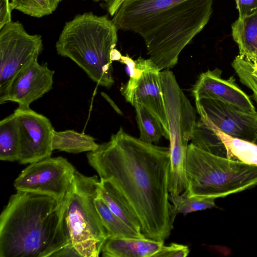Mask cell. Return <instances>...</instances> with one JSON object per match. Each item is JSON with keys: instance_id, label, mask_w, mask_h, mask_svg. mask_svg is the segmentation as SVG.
Masks as SVG:
<instances>
[{"instance_id": "cell-1", "label": "cell", "mask_w": 257, "mask_h": 257, "mask_svg": "<svg viewBox=\"0 0 257 257\" xmlns=\"http://www.w3.org/2000/svg\"><path fill=\"white\" fill-rule=\"evenodd\" d=\"M101 180L110 182L136 213L145 237L164 241L173 228L169 199V148L147 143L122 127L87 154Z\"/></svg>"}, {"instance_id": "cell-2", "label": "cell", "mask_w": 257, "mask_h": 257, "mask_svg": "<svg viewBox=\"0 0 257 257\" xmlns=\"http://www.w3.org/2000/svg\"><path fill=\"white\" fill-rule=\"evenodd\" d=\"M213 0H125L112 21L144 40L149 59L161 71L173 68L183 49L204 28Z\"/></svg>"}, {"instance_id": "cell-3", "label": "cell", "mask_w": 257, "mask_h": 257, "mask_svg": "<svg viewBox=\"0 0 257 257\" xmlns=\"http://www.w3.org/2000/svg\"><path fill=\"white\" fill-rule=\"evenodd\" d=\"M69 245L63 201L20 191L10 196L0 215V257H53Z\"/></svg>"}, {"instance_id": "cell-4", "label": "cell", "mask_w": 257, "mask_h": 257, "mask_svg": "<svg viewBox=\"0 0 257 257\" xmlns=\"http://www.w3.org/2000/svg\"><path fill=\"white\" fill-rule=\"evenodd\" d=\"M118 30L107 16L78 15L66 23L56 43L57 53L74 61L98 85L110 88L114 80L110 53Z\"/></svg>"}, {"instance_id": "cell-5", "label": "cell", "mask_w": 257, "mask_h": 257, "mask_svg": "<svg viewBox=\"0 0 257 257\" xmlns=\"http://www.w3.org/2000/svg\"><path fill=\"white\" fill-rule=\"evenodd\" d=\"M189 196L224 197L257 185V165L218 156L188 145L185 160Z\"/></svg>"}, {"instance_id": "cell-6", "label": "cell", "mask_w": 257, "mask_h": 257, "mask_svg": "<svg viewBox=\"0 0 257 257\" xmlns=\"http://www.w3.org/2000/svg\"><path fill=\"white\" fill-rule=\"evenodd\" d=\"M97 176L76 170L63 200L64 215L73 247L82 257H98L108 238L94 203L99 194Z\"/></svg>"}, {"instance_id": "cell-7", "label": "cell", "mask_w": 257, "mask_h": 257, "mask_svg": "<svg viewBox=\"0 0 257 257\" xmlns=\"http://www.w3.org/2000/svg\"><path fill=\"white\" fill-rule=\"evenodd\" d=\"M168 120L170 166V194L177 195L188 187L185 160L188 143L191 140L196 122L194 108L178 84L173 73L168 70L160 72Z\"/></svg>"}, {"instance_id": "cell-8", "label": "cell", "mask_w": 257, "mask_h": 257, "mask_svg": "<svg viewBox=\"0 0 257 257\" xmlns=\"http://www.w3.org/2000/svg\"><path fill=\"white\" fill-rule=\"evenodd\" d=\"M43 49L41 36L29 34L20 22L12 21L0 30V94Z\"/></svg>"}, {"instance_id": "cell-9", "label": "cell", "mask_w": 257, "mask_h": 257, "mask_svg": "<svg viewBox=\"0 0 257 257\" xmlns=\"http://www.w3.org/2000/svg\"><path fill=\"white\" fill-rule=\"evenodd\" d=\"M76 170L62 157L46 158L24 169L14 183L17 191L46 195L62 202Z\"/></svg>"}, {"instance_id": "cell-10", "label": "cell", "mask_w": 257, "mask_h": 257, "mask_svg": "<svg viewBox=\"0 0 257 257\" xmlns=\"http://www.w3.org/2000/svg\"><path fill=\"white\" fill-rule=\"evenodd\" d=\"M17 120L20 153L18 162L31 164L51 156L54 130L48 118L29 107H18L14 111Z\"/></svg>"}, {"instance_id": "cell-11", "label": "cell", "mask_w": 257, "mask_h": 257, "mask_svg": "<svg viewBox=\"0 0 257 257\" xmlns=\"http://www.w3.org/2000/svg\"><path fill=\"white\" fill-rule=\"evenodd\" d=\"M200 118L231 137L254 143L257 138V112L251 113L212 99L195 101Z\"/></svg>"}, {"instance_id": "cell-12", "label": "cell", "mask_w": 257, "mask_h": 257, "mask_svg": "<svg viewBox=\"0 0 257 257\" xmlns=\"http://www.w3.org/2000/svg\"><path fill=\"white\" fill-rule=\"evenodd\" d=\"M54 71L46 63L35 59L20 70L6 90L0 94V103L16 102L19 107H29L53 88Z\"/></svg>"}, {"instance_id": "cell-13", "label": "cell", "mask_w": 257, "mask_h": 257, "mask_svg": "<svg viewBox=\"0 0 257 257\" xmlns=\"http://www.w3.org/2000/svg\"><path fill=\"white\" fill-rule=\"evenodd\" d=\"M160 71H147L136 81L129 80L120 88L126 101L139 103L160 122L165 139H169L168 120L160 77Z\"/></svg>"}, {"instance_id": "cell-14", "label": "cell", "mask_w": 257, "mask_h": 257, "mask_svg": "<svg viewBox=\"0 0 257 257\" xmlns=\"http://www.w3.org/2000/svg\"><path fill=\"white\" fill-rule=\"evenodd\" d=\"M216 68L202 73L192 89L195 101L201 99L220 100L251 113L256 112L249 97L236 84L233 76L225 80Z\"/></svg>"}, {"instance_id": "cell-15", "label": "cell", "mask_w": 257, "mask_h": 257, "mask_svg": "<svg viewBox=\"0 0 257 257\" xmlns=\"http://www.w3.org/2000/svg\"><path fill=\"white\" fill-rule=\"evenodd\" d=\"M164 242L146 237L108 238L101 253L103 257H153Z\"/></svg>"}, {"instance_id": "cell-16", "label": "cell", "mask_w": 257, "mask_h": 257, "mask_svg": "<svg viewBox=\"0 0 257 257\" xmlns=\"http://www.w3.org/2000/svg\"><path fill=\"white\" fill-rule=\"evenodd\" d=\"M231 35L237 44L239 56L247 61L257 63V13L231 25Z\"/></svg>"}, {"instance_id": "cell-17", "label": "cell", "mask_w": 257, "mask_h": 257, "mask_svg": "<svg viewBox=\"0 0 257 257\" xmlns=\"http://www.w3.org/2000/svg\"><path fill=\"white\" fill-rule=\"evenodd\" d=\"M99 194L115 215L134 230L142 233L141 223L136 213L110 182L100 180Z\"/></svg>"}, {"instance_id": "cell-18", "label": "cell", "mask_w": 257, "mask_h": 257, "mask_svg": "<svg viewBox=\"0 0 257 257\" xmlns=\"http://www.w3.org/2000/svg\"><path fill=\"white\" fill-rule=\"evenodd\" d=\"M200 119L215 133L223 143L226 149L227 158L257 165V145L227 135L208 121L200 117Z\"/></svg>"}, {"instance_id": "cell-19", "label": "cell", "mask_w": 257, "mask_h": 257, "mask_svg": "<svg viewBox=\"0 0 257 257\" xmlns=\"http://www.w3.org/2000/svg\"><path fill=\"white\" fill-rule=\"evenodd\" d=\"M99 146L92 137L74 130L53 131L52 148L60 151L77 154L95 150Z\"/></svg>"}, {"instance_id": "cell-20", "label": "cell", "mask_w": 257, "mask_h": 257, "mask_svg": "<svg viewBox=\"0 0 257 257\" xmlns=\"http://www.w3.org/2000/svg\"><path fill=\"white\" fill-rule=\"evenodd\" d=\"M20 138L17 120L13 112L0 121V160L18 161Z\"/></svg>"}, {"instance_id": "cell-21", "label": "cell", "mask_w": 257, "mask_h": 257, "mask_svg": "<svg viewBox=\"0 0 257 257\" xmlns=\"http://www.w3.org/2000/svg\"><path fill=\"white\" fill-rule=\"evenodd\" d=\"M96 209L105 227L108 238H143V233L134 230L115 215L98 194L94 199Z\"/></svg>"}, {"instance_id": "cell-22", "label": "cell", "mask_w": 257, "mask_h": 257, "mask_svg": "<svg viewBox=\"0 0 257 257\" xmlns=\"http://www.w3.org/2000/svg\"><path fill=\"white\" fill-rule=\"evenodd\" d=\"M169 199L173 204L171 205L170 216L173 223L178 214L182 213L185 216L193 212L210 209L215 206V198L189 196L186 191L178 195L170 194Z\"/></svg>"}, {"instance_id": "cell-23", "label": "cell", "mask_w": 257, "mask_h": 257, "mask_svg": "<svg viewBox=\"0 0 257 257\" xmlns=\"http://www.w3.org/2000/svg\"><path fill=\"white\" fill-rule=\"evenodd\" d=\"M136 118L140 131L141 141L150 144L157 143L165 136L163 126L159 120L143 105L135 103Z\"/></svg>"}, {"instance_id": "cell-24", "label": "cell", "mask_w": 257, "mask_h": 257, "mask_svg": "<svg viewBox=\"0 0 257 257\" xmlns=\"http://www.w3.org/2000/svg\"><path fill=\"white\" fill-rule=\"evenodd\" d=\"M62 0H11L13 10L31 17L41 18L51 14Z\"/></svg>"}, {"instance_id": "cell-25", "label": "cell", "mask_w": 257, "mask_h": 257, "mask_svg": "<svg viewBox=\"0 0 257 257\" xmlns=\"http://www.w3.org/2000/svg\"><path fill=\"white\" fill-rule=\"evenodd\" d=\"M231 65L240 81L253 92V98L257 104V63L247 61L238 55Z\"/></svg>"}, {"instance_id": "cell-26", "label": "cell", "mask_w": 257, "mask_h": 257, "mask_svg": "<svg viewBox=\"0 0 257 257\" xmlns=\"http://www.w3.org/2000/svg\"><path fill=\"white\" fill-rule=\"evenodd\" d=\"M119 62L127 66L130 76L129 80L131 81L138 80L145 72L161 71L150 59L139 57L134 61L126 55L122 56Z\"/></svg>"}, {"instance_id": "cell-27", "label": "cell", "mask_w": 257, "mask_h": 257, "mask_svg": "<svg viewBox=\"0 0 257 257\" xmlns=\"http://www.w3.org/2000/svg\"><path fill=\"white\" fill-rule=\"evenodd\" d=\"M190 252L188 246L171 243L169 245H163L153 257H186Z\"/></svg>"}, {"instance_id": "cell-28", "label": "cell", "mask_w": 257, "mask_h": 257, "mask_svg": "<svg viewBox=\"0 0 257 257\" xmlns=\"http://www.w3.org/2000/svg\"><path fill=\"white\" fill-rule=\"evenodd\" d=\"M239 18H244L257 13V0H235Z\"/></svg>"}, {"instance_id": "cell-29", "label": "cell", "mask_w": 257, "mask_h": 257, "mask_svg": "<svg viewBox=\"0 0 257 257\" xmlns=\"http://www.w3.org/2000/svg\"><path fill=\"white\" fill-rule=\"evenodd\" d=\"M12 10L10 0H0V30L12 21Z\"/></svg>"}, {"instance_id": "cell-30", "label": "cell", "mask_w": 257, "mask_h": 257, "mask_svg": "<svg viewBox=\"0 0 257 257\" xmlns=\"http://www.w3.org/2000/svg\"><path fill=\"white\" fill-rule=\"evenodd\" d=\"M80 256L72 245H69L57 252L53 257Z\"/></svg>"}, {"instance_id": "cell-31", "label": "cell", "mask_w": 257, "mask_h": 257, "mask_svg": "<svg viewBox=\"0 0 257 257\" xmlns=\"http://www.w3.org/2000/svg\"><path fill=\"white\" fill-rule=\"evenodd\" d=\"M125 0H110L107 4V10L110 16H113L122 3Z\"/></svg>"}, {"instance_id": "cell-32", "label": "cell", "mask_w": 257, "mask_h": 257, "mask_svg": "<svg viewBox=\"0 0 257 257\" xmlns=\"http://www.w3.org/2000/svg\"><path fill=\"white\" fill-rule=\"evenodd\" d=\"M122 55L120 52L117 49H113L110 53V59L112 62L113 61H120Z\"/></svg>"}, {"instance_id": "cell-33", "label": "cell", "mask_w": 257, "mask_h": 257, "mask_svg": "<svg viewBox=\"0 0 257 257\" xmlns=\"http://www.w3.org/2000/svg\"><path fill=\"white\" fill-rule=\"evenodd\" d=\"M95 2H98V1H105L106 2H108L110 0H93Z\"/></svg>"}, {"instance_id": "cell-34", "label": "cell", "mask_w": 257, "mask_h": 257, "mask_svg": "<svg viewBox=\"0 0 257 257\" xmlns=\"http://www.w3.org/2000/svg\"><path fill=\"white\" fill-rule=\"evenodd\" d=\"M254 143H255L256 145H257V138H256L255 141H254Z\"/></svg>"}]
</instances>
